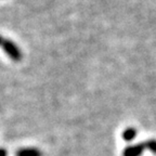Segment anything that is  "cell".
I'll return each instance as SVG.
<instances>
[{
  "mask_svg": "<svg viewBox=\"0 0 156 156\" xmlns=\"http://www.w3.org/2000/svg\"><path fill=\"white\" fill-rule=\"evenodd\" d=\"M3 40H5V38H3L1 35H0V46H2V42H3Z\"/></svg>",
  "mask_w": 156,
  "mask_h": 156,
  "instance_id": "52a82bcc",
  "label": "cell"
},
{
  "mask_svg": "<svg viewBox=\"0 0 156 156\" xmlns=\"http://www.w3.org/2000/svg\"><path fill=\"white\" fill-rule=\"evenodd\" d=\"M8 153L5 149H0V156H7Z\"/></svg>",
  "mask_w": 156,
  "mask_h": 156,
  "instance_id": "8992f818",
  "label": "cell"
},
{
  "mask_svg": "<svg viewBox=\"0 0 156 156\" xmlns=\"http://www.w3.org/2000/svg\"><path fill=\"white\" fill-rule=\"evenodd\" d=\"M15 156H42V152L36 147H23L17 150Z\"/></svg>",
  "mask_w": 156,
  "mask_h": 156,
  "instance_id": "3957f363",
  "label": "cell"
},
{
  "mask_svg": "<svg viewBox=\"0 0 156 156\" xmlns=\"http://www.w3.org/2000/svg\"><path fill=\"white\" fill-rule=\"evenodd\" d=\"M1 47H2L3 51L7 53V55H9L14 62H20L22 60V58H23L22 51H21V49L19 48V46H16L12 40L5 39Z\"/></svg>",
  "mask_w": 156,
  "mask_h": 156,
  "instance_id": "6da1fadb",
  "label": "cell"
},
{
  "mask_svg": "<svg viewBox=\"0 0 156 156\" xmlns=\"http://www.w3.org/2000/svg\"><path fill=\"white\" fill-rule=\"evenodd\" d=\"M144 144H145L146 150H149V151L152 152L153 154H156V140L155 139L147 140L146 142H144Z\"/></svg>",
  "mask_w": 156,
  "mask_h": 156,
  "instance_id": "5b68a950",
  "label": "cell"
},
{
  "mask_svg": "<svg viewBox=\"0 0 156 156\" xmlns=\"http://www.w3.org/2000/svg\"><path fill=\"white\" fill-rule=\"evenodd\" d=\"M136 134H138V130L134 127H128L122 131V139L126 142H131L136 139Z\"/></svg>",
  "mask_w": 156,
  "mask_h": 156,
  "instance_id": "277c9868",
  "label": "cell"
},
{
  "mask_svg": "<svg viewBox=\"0 0 156 156\" xmlns=\"http://www.w3.org/2000/svg\"><path fill=\"white\" fill-rule=\"evenodd\" d=\"M144 150H145V144L144 143L131 144V145H128L124 149L122 156H141Z\"/></svg>",
  "mask_w": 156,
  "mask_h": 156,
  "instance_id": "7a4b0ae2",
  "label": "cell"
}]
</instances>
